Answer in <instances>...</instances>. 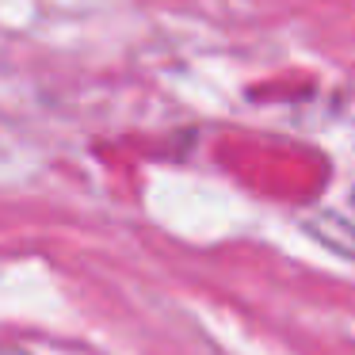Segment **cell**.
<instances>
[{
  "instance_id": "1",
  "label": "cell",
  "mask_w": 355,
  "mask_h": 355,
  "mask_svg": "<svg viewBox=\"0 0 355 355\" xmlns=\"http://www.w3.org/2000/svg\"><path fill=\"white\" fill-rule=\"evenodd\" d=\"M352 202H355V195H352Z\"/></svg>"
}]
</instances>
